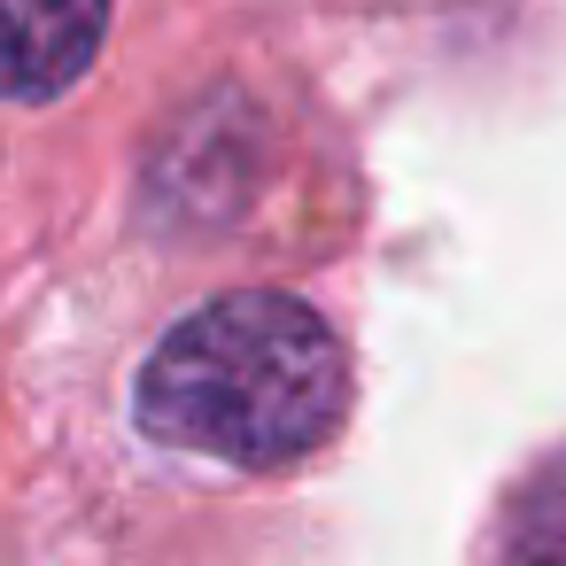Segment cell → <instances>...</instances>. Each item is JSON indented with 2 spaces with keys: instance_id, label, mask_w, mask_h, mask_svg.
I'll use <instances>...</instances> for the list:
<instances>
[{
  "instance_id": "cell-1",
  "label": "cell",
  "mask_w": 566,
  "mask_h": 566,
  "mask_svg": "<svg viewBox=\"0 0 566 566\" xmlns=\"http://www.w3.org/2000/svg\"><path fill=\"white\" fill-rule=\"evenodd\" d=\"M349 403L334 326L295 295H218L140 365V427L218 465L311 458Z\"/></svg>"
},
{
  "instance_id": "cell-2",
  "label": "cell",
  "mask_w": 566,
  "mask_h": 566,
  "mask_svg": "<svg viewBox=\"0 0 566 566\" xmlns=\"http://www.w3.org/2000/svg\"><path fill=\"white\" fill-rule=\"evenodd\" d=\"M109 32V0H9V94L55 102L86 78Z\"/></svg>"
},
{
  "instance_id": "cell-3",
  "label": "cell",
  "mask_w": 566,
  "mask_h": 566,
  "mask_svg": "<svg viewBox=\"0 0 566 566\" xmlns=\"http://www.w3.org/2000/svg\"><path fill=\"white\" fill-rule=\"evenodd\" d=\"M512 566H566V465H551L512 527Z\"/></svg>"
}]
</instances>
